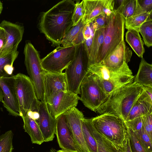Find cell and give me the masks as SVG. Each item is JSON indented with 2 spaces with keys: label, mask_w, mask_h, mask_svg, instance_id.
Returning <instances> with one entry per match:
<instances>
[{
  "label": "cell",
  "mask_w": 152,
  "mask_h": 152,
  "mask_svg": "<svg viewBox=\"0 0 152 152\" xmlns=\"http://www.w3.org/2000/svg\"><path fill=\"white\" fill-rule=\"evenodd\" d=\"M152 113V99L143 88L133 105L125 121L142 117Z\"/></svg>",
  "instance_id": "obj_19"
},
{
  "label": "cell",
  "mask_w": 152,
  "mask_h": 152,
  "mask_svg": "<svg viewBox=\"0 0 152 152\" xmlns=\"http://www.w3.org/2000/svg\"><path fill=\"white\" fill-rule=\"evenodd\" d=\"M13 134L11 130L6 132L0 136V152H12Z\"/></svg>",
  "instance_id": "obj_31"
},
{
  "label": "cell",
  "mask_w": 152,
  "mask_h": 152,
  "mask_svg": "<svg viewBox=\"0 0 152 152\" xmlns=\"http://www.w3.org/2000/svg\"><path fill=\"white\" fill-rule=\"evenodd\" d=\"M80 97L71 92L61 91L53 98L51 104H47L48 111L56 119L71 109L76 107Z\"/></svg>",
  "instance_id": "obj_14"
},
{
  "label": "cell",
  "mask_w": 152,
  "mask_h": 152,
  "mask_svg": "<svg viewBox=\"0 0 152 152\" xmlns=\"http://www.w3.org/2000/svg\"><path fill=\"white\" fill-rule=\"evenodd\" d=\"M95 31L92 22L85 24L83 29V34L85 39H87L93 36Z\"/></svg>",
  "instance_id": "obj_41"
},
{
  "label": "cell",
  "mask_w": 152,
  "mask_h": 152,
  "mask_svg": "<svg viewBox=\"0 0 152 152\" xmlns=\"http://www.w3.org/2000/svg\"><path fill=\"white\" fill-rule=\"evenodd\" d=\"M92 122L96 131L113 144L122 146L127 143L128 128L121 118L104 114L92 118Z\"/></svg>",
  "instance_id": "obj_4"
},
{
  "label": "cell",
  "mask_w": 152,
  "mask_h": 152,
  "mask_svg": "<svg viewBox=\"0 0 152 152\" xmlns=\"http://www.w3.org/2000/svg\"><path fill=\"white\" fill-rule=\"evenodd\" d=\"M89 72L99 78L108 96L115 90L134 82V76L126 63L118 68H111L100 64L88 66Z\"/></svg>",
  "instance_id": "obj_3"
},
{
  "label": "cell",
  "mask_w": 152,
  "mask_h": 152,
  "mask_svg": "<svg viewBox=\"0 0 152 152\" xmlns=\"http://www.w3.org/2000/svg\"><path fill=\"white\" fill-rule=\"evenodd\" d=\"M104 34V28L95 31L93 37L91 51L88 58V66L95 64V61L103 44Z\"/></svg>",
  "instance_id": "obj_26"
},
{
  "label": "cell",
  "mask_w": 152,
  "mask_h": 152,
  "mask_svg": "<svg viewBox=\"0 0 152 152\" xmlns=\"http://www.w3.org/2000/svg\"><path fill=\"white\" fill-rule=\"evenodd\" d=\"M51 152H56L55 151H52Z\"/></svg>",
  "instance_id": "obj_48"
},
{
  "label": "cell",
  "mask_w": 152,
  "mask_h": 152,
  "mask_svg": "<svg viewBox=\"0 0 152 152\" xmlns=\"http://www.w3.org/2000/svg\"><path fill=\"white\" fill-rule=\"evenodd\" d=\"M83 120L96 141L97 145V152H117L114 145L95 129L92 123V118H84Z\"/></svg>",
  "instance_id": "obj_20"
},
{
  "label": "cell",
  "mask_w": 152,
  "mask_h": 152,
  "mask_svg": "<svg viewBox=\"0 0 152 152\" xmlns=\"http://www.w3.org/2000/svg\"><path fill=\"white\" fill-rule=\"evenodd\" d=\"M132 52L122 41L100 63L106 66L118 68L130 61Z\"/></svg>",
  "instance_id": "obj_18"
},
{
  "label": "cell",
  "mask_w": 152,
  "mask_h": 152,
  "mask_svg": "<svg viewBox=\"0 0 152 152\" xmlns=\"http://www.w3.org/2000/svg\"><path fill=\"white\" fill-rule=\"evenodd\" d=\"M114 0H104L102 14L110 17L114 11Z\"/></svg>",
  "instance_id": "obj_39"
},
{
  "label": "cell",
  "mask_w": 152,
  "mask_h": 152,
  "mask_svg": "<svg viewBox=\"0 0 152 152\" xmlns=\"http://www.w3.org/2000/svg\"><path fill=\"white\" fill-rule=\"evenodd\" d=\"M143 90L142 85L134 82L118 88L108 95L96 112L100 115H115L125 121L133 105Z\"/></svg>",
  "instance_id": "obj_2"
},
{
  "label": "cell",
  "mask_w": 152,
  "mask_h": 152,
  "mask_svg": "<svg viewBox=\"0 0 152 152\" xmlns=\"http://www.w3.org/2000/svg\"><path fill=\"white\" fill-rule=\"evenodd\" d=\"M113 145L117 150V152H132L130 145L129 136L127 142L125 145L122 146H120Z\"/></svg>",
  "instance_id": "obj_44"
},
{
  "label": "cell",
  "mask_w": 152,
  "mask_h": 152,
  "mask_svg": "<svg viewBox=\"0 0 152 152\" xmlns=\"http://www.w3.org/2000/svg\"><path fill=\"white\" fill-rule=\"evenodd\" d=\"M85 12L84 0L76 1L73 14L72 20L73 26L76 25L83 19Z\"/></svg>",
  "instance_id": "obj_34"
},
{
  "label": "cell",
  "mask_w": 152,
  "mask_h": 152,
  "mask_svg": "<svg viewBox=\"0 0 152 152\" xmlns=\"http://www.w3.org/2000/svg\"><path fill=\"white\" fill-rule=\"evenodd\" d=\"M134 82L143 86L152 88V65L141 58Z\"/></svg>",
  "instance_id": "obj_23"
},
{
  "label": "cell",
  "mask_w": 152,
  "mask_h": 152,
  "mask_svg": "<svg viewBox=\"0 0 152 152\" xmlns=\"http://www.w3.org/2000/svg\"><path fill=\"white\" fill-rule=\"evenodd\" d=\"M152 13H144L125 19L124 25L126 28L127 30H134L139 32L140 28L144 23L152 20Z\"/></svg>",
  "instance_id": "obj_27"
},
{
  "label": "cell",
  "mask_w": 152,
  "mask_h": 152,
  "mask_svg": "<svg viewBox=\"0 0 152 152\" xmlns=\"http://www.w3.org/2000/svg\"><path fill=\"white\" fill-rule=\"evenodd\" d=\"M83 119L82 121V129L86 145L89 152H97V145L96 141Z\"/></svg>",
  "instance_id": "obj_30"
},
{
  "label": "cell",
  "mask_w": 152,
  "mask_h": 152,
  "mask_svg": "<svg viewBox=\"0 0 152 152\" xmlns=\"http://www.w3.org/2000/svg\"><path fill=\"white\" fill-rule=\"evenodd\" d=\"M0 26L4 30L6 37V42L0 56L17 51L18 45L22 40L24 32L23 25L14 23L6 20L2 21Z\"/></svg>",
  "instance_id": "obj_15"
},
{
  "label": "cell",
  "mask_w": 152,
  "mask_h": 152,
  "mask_svg": "<svg viewBox=\"0 0 152 152\" xmlns=\"http://www.w3.org/2000/svg\"><path fill=\"white\" fill-rule=\"evenodd\" d=\"M144 129L152 140V113L142 117Z\"/></svg>",
  "instance_id": "obj_37"
},
{
  "label": "cell",
  "mask_w": 152,
  "mask_h": 152,
  "mask_svg": "<svg viewBox=\"0 0 152 152\" xmlns=\"http://www.w3.org/2000/svg\"><path fill=\"white\" fill-rule=\"evenodd\" d=\"M56 152H72L71 151H69L66 150L61 149L58 150H56Z\"/></svg>",
  "instance_id": "obj_47"
},
{
  "label": "cell",
  "mask_w": 152,
  "mask_h": 152,
  "mask_svg": "<svg viewBox=\"0 0 152 152\" xmlns=\"http://www.w3.org/2000/svg\"><path fill=\"white\" fill-rule=\"evenodd\" d=\"M64 114L82 152H89L86 145L82 131V121L84 118L83 113L75 107Z\"/></svg>",
  "instance_id": "obj_17"
},
{
  "label": "cell",
  "mask_w": 152,
  "mask_h": 152,
  "mask_svg": "<svg viewBox=\"0 0 152 152\" xmlns=\"http://www.w3.org/2000/svg\"><path fill=\"white\" fill-rule=\"evenodd\" d=\"M80 89V100L86 107L95 112L107 96L99 77L90 72L82 81Z\"/></svg>",
  "instance_id": "obj_8"
},
{
  "label": "cell",
  "mask_w": 152,
  "mask_h": 152,
  "mask_svg": "<svg viewBox=\"0 0 152 152\" xmlns=\"http://www.w3.org/2000/svg\"><path fill=\"white\" fill-rule=\"evenodd\" d=\"M18 54V51H17L4 56H0V77L13 76V65Z\"/></svg>",
  "instance_id": "obj_25"
},
{
  "label": "cell",
  "mask_w": 152,
  "mask_h": 152,
  "mask_svg": "<svg viewBox=\"0 0 152 152\" xmlns=\"http://www.w3.org/2000/svg\"><path fill=\"white\" fill-rule=\"evenodd\" d=\"M134 133L145 151L152 152V140L145 132L144 128L139 131Z\"/></svg>",
  "instance_id": "obj_33"
},
{
  "label": "cell",
  "mask_w": 152,
  "mask_h": 152,
  "mask_svg": "<svg viewBox=\"0 0 152 152\" xmlns=\"http://www.w3.org/2000/svg\"><path fill=\"white\" fill-rule=\"evenodd\" d=\"M4 94L2 89L0 86V102H2L3 101Z\"/></svg>",
  "instance_id": "obj_46"
},
{
  "label": "cell",
  "mask_w": 152,
  "mask_h": 152,
  "mask_svg": "<svg viewBox=\"0 0 152 152\" xmlns=\"http://www.w3.org/2000/svg\"><path fill=\"white\" fill-rule=\"evenodd\" d=\"M76 46L57 47L41 59V65L45 71L61 73L73 61Z\"/></svg>",
  "instance_id": "obj_10"
},
{
  "label": "cell",
  "mask_w": 152,
  "mask_h": 152,
  "mask_svg": "<svg viewBox=\"0 0 152 152\" xmlns=\"http://www.w3.org/2000/svg\"><path fill=\"white\" fill-rule=\"evenodd\" d=\"M23 53L25 64L37 97L39 101L45 102L44 86L45 71L41 65L39 52L30 42H27L25 45Z\"/></svg>",
  "instance_id": "obj_7"
},
{
  "label": "cell",
  "mask_w": 152,
  "mask_h": 152,
  "mask_svg": "<svg viewBox=\"0 0 152 152\" xmlns=\"http://www.w3.org/2000/svg\"><path fill=\"white\" fill-rule=\"evenodd\" d=\"M143 87L151 98L152 99V88L143 86Z\"/></svg>",
  "instance_id": "obj_45"
},
{
  "label": "cell",
  "mask_w": 152,
  "mask_h": 152,
  "mask_svg": "<svg viewBox=\"0 0 152 152\" xmlns=\"http://www.w3.org/2000/svg\"><path fill=\"white\" fill-rule=\"evenodd\" d=\"M75 3L72 0L61 1L46 12L40 18L39 28L46 38L58 47L73 26L72 17Z\"/></svg>",
  "instance_id": "obj_1"
},
{
  "label": "cell",
  "mask_w": 152,
  "mask_h": 152,
  "mask_svg": "<svg viewBox=\"0 0 152 152\" xmlns=\"http://www.w3.org/2000/svg\"><path fill=\"white\" fill-rule=\"evenodd\" d=\"M15 80L20 116L29 111L38 112L40 102L37 98L33 84L29 77L20 73L14 75Z\"/></svg>",
  "instance_id": "obj_9"
},
{
  "label": "cell",
  "mask_w": 152,
  "mask_h": 152,
  "mask_svg": "<svg viewBox=\"0 0 152 152\" xmlns=\"http://www.w3.org/2000/svg\"><path fill=\"white\" fill-rule=\"evenodd\" d=\"M93 37L94 35L89 38L87 39H85L83 43L85 50L87 53L88 58L91 51Z\"/></svg>",
  "instance_id": "obj_42"
},
{
  "label": "cell",
  "mask_w": 152,
  "mask_h": 152,
  "mask_svg": "<svg viewBox=\"0 0 152 152\" xmlns=\"http://www.w3.org/2000/svg\"><path fill=\"white\" fill-rule=\"evenodd\" d=\"M139 32L142 35L144 43L148 47L152 45V20L144 23L140 28Z\"/></svg>",
  "instance_id": "obj_32"
},
{
  "label": "cell",
  "mask_w": 152,
  "mask_h": 152,
  "mask_svg": "<svg viewBox=\"0 0 152 152\" xmlns=\"http://www.w3.org/2000/svg\"><path fill=\"white\" fill-rule=\"evenodd\" d=\"M109 18L103 14L97 17L92 22L94 31L104 28L108 23Z\"/></svg>",
  "instance_id": "obj_38"
},
{
  "label": "cell",
  "mask_w": 152,
  "mask_h": 152,
  "mask_svg": "<svg viewBox=\"0 0 152 152\" xmlns=\"http://www.w3.org/2000/svg\"><path fill=\"white\" fill-rule=\"evenodd\" d=\"M125 19L115 10L104 27V41L95 64L101 62L124 40ZM94 64V65H95Z\"/></svg>",
  "instance_id": "obj_5"
},
{
  "label": "cell",
  "mask_w": 152,
  "mask_h": 152,
  "mask_svg": "<svg viewBox=\"0 0 152 152\" xmlns=\"http://www.w3.org/2000/svg\"><path fill=\"white\" fill-rule=\"evenodd\" d=\"M137 0H121L120 6L116 10L126 19L133 16L137 6Z\"/></svg>",
  "instance_id": "obj_28"
},
{
  "label": "cell",
  "mask_w": 152,
  "mask_h": 152,
  "mask_svg": "<svg viewBox=\"0 0 152 152\" xmlns=\"http://www.w3.org/2000/svg\"><path fill=\"white\" fill-rule=\"evenodd\" d=\"M125 122L128 128L134 132L139 131L143 128L142 117L125 121Z\"/></svg>",
  "instance_id": "obj_36"
},
{
  "label": "cell",
  "mask_w": 152,
  "mask_h": 152,
  "mask_svg": "<svg viewBox=\"0 0 152 152\" xmlns=\"http://www.w3.org/2000/svg\"><path fill=\"white\" fill-rule=\"evenodd\" d=\"M139 7L144 12H152V0H137Z\"/></svg>",
  "instance_id": "obj_40"
},
{
  "label": "cell",
  "mask_w": 152,
  "mask_h": 152,
  "mask_svg": "<svg viewBox=\"0 0 152 152\" xmlns=\"http://www.w3.org/2000/svg\"><path fill=\"white\" fill-rule=\"evenodd\" d=\"M126 40L137 56L143 58L145 50L144 43L139 32L133 29L128 30L126 33Z\"/></svg>",
  "instance_id": "obj_24"
},
{
  "label": "cell",
  "mask_w": 152,
  "mask_h": 152,
  "mask_svg": "<svg viewBox=\"0 0 152 152\" xmlns=\"http://www.w3.org/2000/svg\"><path fill=\"white\" fill-rule=\"evenodd\" d=\"M6 42L5 32L2 28L0 26V55Z\"/></svg>",
  "instance_id": "obj_43"
},
{
  "label": "cell",
  "mask_w": 152,
  "mask_h": 152,
  "mask_svg": "<svg viewBox=\"0 0 152 152\" xmlns=\"http://www.w3.org/2000/svg\"><path fill=\"white\" fill-rule=\"evenodd\" d=\"M85 12L82 19L86 24L102 14L104 0H84Z\"/></svg>",
  "instance_id": "obj_21"
},
{
  "label": "cell",
  "mask_w": 152,
  "mask_h": 152,
  "mask_svg": "<svg viewBox=\"0 0 152 152\" xmlns=\"http://www.w3.org/2000/svg\"><path fill=\"white\" fill-rule=\"evenodd\" d=\"M132 152H146L139 143L134 133L128 128Z\"/></svg>",
  "instance_id": "obj_35"
},
{
  "label": "cell",
  "mask_w": 152,
  "mask_h": 152,
  "mask_svg": "<svg viewBox=\"0 0 152 152\" xmlns=\"http://www.w3.org/2000/svg\"><path fill=\"white\" fill-rule=\"evenodd\" d=\"M23 122L25 132L30 136L32 143L40 145L44 141L43 138L36 121L28 114L21 117Z\"/></svg>",
  "instance_id": "obj_22"
},
{
  "label": "cell",
  "mask_w": 152,
  "mask_h": 152,
  "mask_svg": "<svg viewBox=\"0 0 152 152\" xmlns=\"http://www.w3.org/2000/svg\"><path fill=\"white\" fill-rule=\"evenodd\" d=\"M0 86L4 94L3 106L10 115L20 116L14 75L0 77Z\"/></svg>",
  "instance_id": "obj_12"
},
{
  "label": "cell",
  "mask_w": 152,
  "mask_h": 152,
  "mask_svg": "<svg viewBox=\"0 0 152 152\" xmlns=\"http://www.w3.org/2000/svg\"><path fill=\"white\" fill-rule=\"evenodd\" d=\"M55 134L59 147L72 152H82L75 140L73 133L64 114L56 119Z\"/></svg>",
  "instance_id": "obj_11"
},
{
  "label": "cell",
  "mask_w": 152,
  "mask_h": 152,
  "mask_svg": "<svg viewBox=\"0 0 152 152\" xmlns=\"http://www.w3.org/2000/svg\"><path fill=\"white\" fill-rule=\"evenodd\" d=\"M38 112V118L35 120L41 132L44 141H52L55 137L56 119L50 113L45 102L40 101Z\"/></svg>",
  "instance_id": "obj_16"
},
{
  "label": "cell",
  "mask_w": 152,
  "mask_h": 152,
  "mask_svg": "<svg viewBox=\"0 0 152 152\" xmlns=\"http://www.w3.org/2000/svg\"><path fill=\"white\" fill-rule=\"evenodd\" d=\"M85 25L82 19L76 25L73 26L62 40L61 44L63 47H67L73 46L72 42L76 38Z\"/></svg>",
  "instance_id": "obj_29"
},
{
  "label": "cell",
  "mask_w": 152,
  "mask_h": 152,
  "mask_svg": "<svg viewBox=\"0 0 152 152\" xmlns=\"http://www.w3.org/2000/svg\"><path fill=\"white\" fill-rule=\"evenodd\" d=\"M76 46L74 58L65 69L67 91L78 95L80 86L88 73V58L83 43Z\"/></svg>",
  "instance_id": "obj_6"
},
{
  "label": "cell",
  "mask_w": 152,
  "mask_h": 152,
  "mask_svg": "<svg viewBox=\"0 0 152 152\" xmlns=\"http://www.w3.org/2000/svg\"><path fill=\"white\" fill-rule=\"evenodd\" d=\"M44 86L45 102L47 104H51L58 93L67 91L65 73H54L45 71Z\"/></svg>",
  "instance_id": "obj_13"
}]
</instances>
